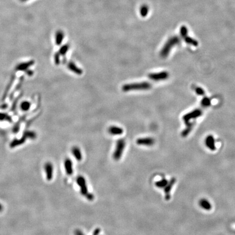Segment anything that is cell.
I'll return each mask as SVG.
<instances>
[{
    "instance_id": "obj_11",
    "label": "cell",
    "mask_w": 235,
    "mask_h": 235,
    "mask_svg": "<svg viewBox=\"0 0 235 235\" xmlns=\"http://www.w3.org/2000/svg\"><path fill=\"white\" fill-rule=\"evenodd\" d=\"M205 145L209 150L215 151L216 149L215 145V140L214 137L211 135L207 136L205 139Z\"/></svg>"
},
{
    "instance_id": "obj_8",
    "label": "cell",
    "mask_w": 235,
    "mask_h": 235,
    "mask_svg": "<svg viewBox=\"0 0 235 235\" xmlns=\"http://www.w3.org/2000/svg\"><path fill=\"white\" fill-rule=\"evenodd\" d=\"M155 139L151 137H145L138 138L136 140V143L139 145L150 147L153 145L155 143Z\"/></svg>"
},
{
    "instance_id": "obj_17",
    "label": "cell",
    "mask_w": 235,
    "mask_h": 235,
    "mask_svg": "<svg viewBox=\"0 0 235 235\" xmlns=\"http://www.w3.org/2000/svg\"><path fill=\"white\" fill-rule=\"evenodd\" d=\"M64 38V34L61 31H59L55 35V43L57 45L61 44Z\"/></svg>"
},
{
    "instance_id": "obj_14",
    "label": "cell",
    "mask_w": 235,
    "mask_h": 235,
    "mask_svg": "<svg viewBox=\"0 0 235 235\" xmlns=\"http://www.w3.org/2000/svg\"><path fill=\"white\" fill-rule=\"evenodd\" d=\"M199 205L202 209L206 211H210L212 208V205L208 200L202 198L199 200Z\"/></svg>"
},
{
    "instance_id": "obj_19",
    "label": "cell",
    "mask_w": 235,
    "mask_h": 235,
    "mask_svg": "<svg viewBox=\"0 0 235 235\" xmlns=\"http://www.w3.org/2000/svg\"><path fill=\"white\" fill-rule=\"evenodd\" d=\"M201 104L204 107H207L211 105V100L209 98H204L201 102Z\"/></svg>"
},
{
    "instance_id": "obj_6",
    "label": "cell",
    "mask_w": 235,
    "mask_h": 235,
    "mask_svg": "<svg viewBox=\"0 0 235 235\" xmlns=\"http://www.w3.org/2000/svg\"><path fill=\"white\" fill-rule=\"evenodd\" d=\"M149 78L153 81H161L166 80L169 77V74L166 72H160L158 73L150 74L148 75Z\"/></svg>"
},
{
    "instance_id": "obj_4",
    "label": "cell",
    "mask_w": 235,
    "mask_h": 235,
    "mask_svg": "<svg viewBox=\"0 0 235 235\" xmlns=\"http://www.w3.org/2000/svg\"><path fill=\"white\" fill-rule=\"evenodd\" d=\"M180 42V39L176 36H174L169 39L165 44V45L164 46L163 49L161 52V55L162 56V57L163 58L166 57V56L169 53L170 51L172 48L174 46L178 44Z\"/></svg>"
},
{
    "instance_id": "obj_13",
    "label": "cell",
    "mask_w": 235,
    "mask_h": 235,
    "mask_svg": "<svg viewBox=\"0 0 235 235\" xmlns=\"http://www.w3.org/2000/svg\"><path fill=\"white\" fill-rule=\"evenodd\" d=\"M67 67L70 71L74 72L77 75H81L83 73V71L81 69L77 67L75 63L72 62H69L67 64Z\"/></svg>"
},
{
    "instance_id": "obj_22",
    "label": "cell",
    "mask_w": 235,
    "mask_h": 235,
    "mask_svg": "<svg viewBox=\"0 0 235 235\" xmlns=\"http://www.w3.org/2000/svg\"><path fill=\"white\" fill-rule=\"evenodd\" d=\"M60 55L58 53H56L55 55V64L58 65L60 63Z\"/></svg>"
},
{
    "instance_id": "obj_15",
    "label": "cell",
    "mask_w": 235,
    "mask_h": 235,
    "mask_svg": "<svg viewBox=\"0 0 235 235\" xmlns=\"http://www.w3.org/2000/svg\"><path fill=\"white\" fill-rule=\"evenodd\" d=\"M72 153L74 157H75V159L77 161H81L82 160L81 151L78 147L76 146L72 147Z\"/></svg>"
},
{
    "instance_id": "obj_1",
    "label": "cell",
    "mask_w": 235,
    "mask_h": 235,
    "mask_svg": "<svg viewBox=\"0 0 235 235\" xmlns=\"http://www.w3.org/2000/svg\"><path fill=\"white\" fill-rule=\"evenodd\" d=\"M76 183L79 186L80 193L89 201H91L94 199V196L93 193L89 192L86 180L84 176L80 175L76 179Z\"/></svg>"
},
{
    "instance_id": "obj_3",
    "label": "cell",
    "mask_w": 235,
    "mask_h": 235,
    "mask_svg": "<svg viewBox=\"0 0 235 235\" xmlns=\"http://www.w3.org/2000/svg\"><path fill=\"white\" fill-rule=\"evenodd\" d=\"M126 142L124 139H119L116 143V146L113 153V158L115 161H119L121 158L124 153Z\"/></svg>"
},
{
    "instance_id": "obj_16",
    "label": "cell",
    "mask_w": 235,
    "mask_h": 235,
    "mask_svg": "<svg viewBox=\"0 0 235 235\" xmlns=\"http://www.w3.org/2000/svg\"><path fill=\"white\" fill-rule=\"evenodd\" d=\"M168 183V181L166 179H163L160 181H156L155 185L158 188H164Z\"/></svg>"
},
{
    "instance_id": "obj_10",
    "label": "cell",
    "mask_w": 235,
    "mask_h": 235,
    "mask_svg": "<svg viewBox=\"0 0 235 235\" xmlns=\"http://www.w3.org/2000/svg\"><path fill=\"white\" fill-rule=\"evenodd\" d=\"M64 166L65 168L66 174L69 176L72 175L74 170H73V164L72 160L69 158H65L64 161Z\"/></svg>"
},
{
    "instance_id": "obj_21",
    "label": "cell",
    "mask_w": 235,
    "mask_h": 235,
    "mask_svg": "<svg viewBox=\"0 0 235 235\" xmlns=\"http://www.w3.org/2000/svg\"><path fill=\"white\" fill-rule=\"evenodd\" d=\"M147 12H148V9L147 6H144L141 8V14L143 16H146Z\"/></svg>"
},
{
    "instance_id": "obj_18",
    "label": "cell",
    "mask_w": 235,
    "mask_h": 235,
    "mask_svg": "<svg viewBox=\"0 0 235 235\" xmlns=\"http://www.w3.org/2000/svg\"><path fill=\"white\" fill-rule=\"evenodd\" d=\"M185 39V40L187 43H188V44H190L193 46H197L198 45V43L197 42L196 40H195L194 39H192L191 38H190L189 36H187V34L186 35L184 36H183Z\"/></svg>"
},
{
    "instance_id": "obj_25",
    "label": "cell",
    "mask_w": 235,
    "mask_h": 235,
    "mask_svg": "<svg viewBox=\"0 0 235 235\" xmlns=\"http://www.w3.org/2000/svg\"><path fill=\"white\" fill-rule=\"evenodd\" d=\"M101 232V229L100 228H96L93 233V235H100Z\"/></svg>"
},
{
    "instance_id": "obj_7",
    "label": "cell",
    "mask_w": 235,
    "mask_h": 235,
    "mask_svg": "<svg viewBox=\"0 0 235 235\" xmlns=\"http://www.w3.org/2000/svg\"><path fill=\"white\" fill-rule=\"evenodd\" d=\"M176 179L175 177H173L168 182L166 186L164 188V193H165V199L166 200H169L170 199V192L173 188V187L176 182Z\"/></svg>"
},
{
    "instance_id": "obj_20",
    "label": "cell",
    "mask_w": 235,
    "mask_h": 235,
    "mask_svg": "<svg viewBox=\"0 0 235 235\" xmlns=\"http://www.w3.org/2000/svg\"><path fill=\"white\" fill-rule=\"evenodd\" d=\"M69 45H65L63 46L59 50L58 53L59 55H64L65 54L67 53L68 51Z\"/></svg>"
},
{
    "instance_id": "obj_5",
    "label": "cell",
    "mask_w": 235,
    "mask_h": 235,
    "mask_svg": "<svg viewBox=\"0 0 235 235\" xmlns=\"http://www.w3.org/2000/svg\"><path fill=\"white\" fill-rule=\"evenodd\" d=\"M202 115V111L200 109H196L192 112H190L188 114H186L183 116V120L185 122L186 125L192 124L189 122V121L193 119H196Z\"/></svg>"
},
{
    "instance_id": "obj_26",
    "label": "cell",
    "mask_w": 235,
    "mask_h": 235,
    "mask_svg": "<svg viewBox=\"0 0 235 235\" xmlns=\"http://www.w3.org/2000/svg\"><path fill=\"white\" fill-rule=\"evenodd\" d=\"M21 1H26V0H21Z\"/></svg>"
},
{
    "instance_id": "obj_9",
    "label": "cell",
    "mask_w": 235,
    "mask_h": 235,
    "mask_svg": "<svg viewBox=\"0 0 235 235\" xmlns=\"http://www.w3.org/2000/svg\"><path fill=\"white\" fill-rule=\"evenodd\" d=\"M45 172L46 173V179L48 181L52 180L53 176V166L51 162H47L45 163Z\"/></svg>"
},
{
    "instance_id": "obj_12",
    "label": "cell",
    "mask_w": 235,
    "mask_h": 235,
    "mask_svg": "<svg viewBox=\"0 0 235 235\" xmlns=\"http://www.w3.org/2000/svg\"><path fill=\"white\" fill-rule=\"evenodd\" d=\"M108 133L113 136L121 135L123 134L124 130L122 128L115 126H111L108 130Z\"/></svg>"
},
{
    "instance_id": "obj_23",
    "label": "cell",
    "mask_w": 235,
    "mask_h": 235,
    "mask_svg": "<svg viewBox=\"0 0 235 235\" xmlns=\"http://www.w3.org/2000/svg\"><path fill=\"white\" fill-rule=\"evenodd\" d=\"M196 94L200 95H204L205 94V92L202 88H199V87H196Z\"/></svg>"
},
{
    "instance_id": "obj_24",
    "label": "cell",
    "mask_w": 235,
    "mask_h": 235,
    "mask_svg": "<svg viewBox=\"0 0 235 235\" xmlns=\"http://www.w3.org/2000/svg\"><path fill=\"white\" fill-rule=\"evenodd\" d=\"M75 235H85L83 232L80 229H76L74 231Z\"/></svg>"
},
{
    "instance_id": "obj_2",
    "label": "cell",
    "mask_w": 235,
    "mask_h": 235,
    "mask_svg": "<svg viewBox=\"0 0 235 235\" xmlns=\"http://www.w3.org/2000/svg\"><path fill=\"white\" fill-rule=\"evenodd\" d=\"M151 87V85L149 82H144L137 83H131L125 85L122 87V90L124 91H129L137 90H147Z\"/></svg>"
}]
</instances>
